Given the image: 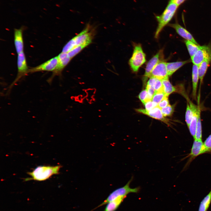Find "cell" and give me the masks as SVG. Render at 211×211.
I'll use <instances>...</instances> for the list:
<instances>
[{
  "mask_svg": "<svg viewBox=\"0 0 211 211\" xmlns=\"http://www.w3.org/2000/svg\"><path fill=\"white\" fill-rule=\"evenodd\" d=\"M61 167L60 165L38 166L32 171L28 173L31 177L27 178L25 180H33L39 181L45 180L53 175L58 174Z\"/></svg>",
  "mask_w": 211,
  "mask_h": 211,
  "instance_id": "obj_1",
  "label": "cell"
},
{
  "mask_svg": "<svg viewBox=\"0 0 211 211\" xmlns=\"http://www.w3.org/2000/svg\"><path fill=\"white\" fill-rule=\"evenodd\" d=\"M178 7V6L170 0L162 14L156 16L158 25L155 32V38H158L164 27L171 20Z\"/></svg>",
  "mask_w": 211,
  "mask_h": 211,
  "instance_id": "obj_2",
  "label": "cell"
},
{
  "mask_svg": "<svg viewBox=\"0 0 211 211\" xmlns=\"http://www.w3.org/2000/svg\"><path fill=\"white\" fill-rule=\"evenodd\" d=\"M132 179V177L131 178L124 186L118 188L113 191L102 203L92 210L103 205H106L109 202L118 198L121 197H126L127 195L129 193H138L140 190L139 187H137L134 188H132L130 187V183Z\"/></svg>",
  "mask_w": 211,
  "mask_h": 211,
  "instance_id": "obj_3",
  "label": "cell"
},
{
  "mask_svg": "<svg viewBox=\"0 0 211 211\" xmlns=\"http://www.w3.org/2000/svg\"><path fill=\"white\" fill-rule=\"evenodd\" d=\"M146 61V55L141 45H135L132 56L129 61V64L131 69L134 72H137L139 68Z\"/></svg>",
  "mask_w": 211,
  "mask_h": 211,
  "instance_id": "obj_4",
  "label": "cell"
},
{
  "mask_svg": "<svg viewBox=\"0 0 211 211\" xmlns=\"http://www.w3.org/2000/svg\"><path fill=\"white\" fill-rule=\"evenodd\" d=\"M193 64L199 65L204 61L211 62V47L209 45L200 46L198 50L191 58Z\"/></svg>",
  "mask_w": 211,
  "mask_h": 211,
  "instance_id": "obj_5",
  "label": "cell"
},
{
  "mask_svg": "<svg viewBox=\"0 0 211 211\" xmlns=\"http://www.w3.org/2000/svg\"><path fill=\"white\" fill-rule=\"evenodd\" d=\"M18 74L14 81L10 86L11 88L13 85L21 78L29 73L26 59L24 52H23L18 54L17 57Z\"/></svg>",
  "mask_w": 211,
  "mask_h": 211,
  "instance_id": "obj_6",
  "label": "cell"
},
{
  "mask_svg": "<svg viewBox=\"0 0 211 211\" xmlns=\"http://www.w3.org/2000/svg\"><path fill=\"white\" fill-rule=\"evenodd\" d=\"M58 63V56H56L40 65L29 69V73L46 71L52 72L55 70Z\"/></svg>",
  "mask_w": 211,
  "mask_h": 211,
  "instance_id": "obj_7",
  "label": "cell"
},
{
  "mask_svg": "<svg viewBox=\"0 0 211 211\" xmlns=\"http://www.w3.org/2000/svg\"><path fill=\"white\" fill-rule=\"evenodd\" d=\"M89 26L88 25L82 31L73 38L76 46L85 45L87 46L91 42L93 38L92 33L89 31Z\"/></svg>",
  "mask_w": 211,
  "mask_h": 211,
  "instance_id": "obj_8",
  "label": "cell"
},
{
  "mask_svg": "<svg viewBox=\"0 0 211 211\" xmlns=\"http://www.w3.org/2000/svg\"><path fill=\"white\" fill-rule=\"evenodd\" d=\"M166 63L161 60H160L152 71L149 78L154 77L161 80L169 79Z\"/></svg>",
  "mask_w": 211,
  "mask_h": 211,
  "instance_id": "obj_9",
  "label": "cell"
},
{
  "mask_svg": "<svg viewBox=\"0 0 211 211\" xmlns=\"http://www.w3.org/2000/svg\"><path fill=\"white\" fill-rule=\"evenodd\" d=\"M188 101L193 113L191 121L188 128L191 135L194 139L198 116L200 112V108L199 103L198 105H196L190 100H188Z\"/></svg>",
  "mask_w": 211,
  "mask_h": 211,
  "instance_id": "obj_10",
  "label": "cell"
},
{
  "mask_svg": "<svg viewBox=\"0 0 211 211\" xmlns=\"http://www.w3.org/2000/svg\"><path fill=\"white\" fill-rule=\"evenodd\" d=\"M136 110L138 113L147 115L153 118L162 121L168 125L169 124L168 119L164 118L162 113L161 108L158 106L155 107L149 111H147L144 109H136Z\"/></svg>",
  "mask_w": 211,
  "mask_h": 211,
  "instance_id": "obj_11",
  "label": "cell"
},
{
  "mask_svg": "<svg viewBox=\"0 0 211 211\" xmlns=\"http://www.w3.org/2000/svg\"><path fill=\"white\" fill-rule=\"evenodd\" d=\"M163 51L160 50L154 55L147 62L145 69V72L143 76V81L146 82L150 74L155 66L161 60V57L162 56Z\"/></svg>",
  "mask_w": 211,
  "mask_h": 211,
  "instance_id": "obj_12",
  "label": "cell"
},
{
  "mask_svg": "<svg viewBox=\"0 0 211 211\" xmlns=\"http://www.w3.org/2000/svg\"><path fill=\"white\" fill-rule=\"evenodd\" d=\"M58 63L55 70L53 72L52 76L48 80L50 82L55 76L60 74L63 69L69 62L71 59L68 55L67 53L62 52L57 56Z\"/></svg>",
  "mask_w": 211,
  "mask_h": 211,
  "instance_id": "obj_13",
  "label": "cell"
},
{
  "mask_svg": "<svg viewBox=\"0 0 211 211\" xmlns=\"http://www.w3.org/2000/svg\"><path fill=\"white\" fill-rule=\"evenodd\" d=\"M207 153L206 149L202 139H194L189 154V161L201 154Z\"/></svg>",
  "mask_w": 211,
  "mask_h": 211,
  "instance_id": "obj_14",
  "label": "cell"
},
{
  "mask_svg": "<svg viewBox=\"0 0 211 211\" xmlns=\"http://www.w3.org/2000/svg\"><path fill=\"white\" fill-rule=\"evenodd\" d=\"M23 28L14 29V43L17 54L23 52L24 48L23 37Z\"/></svg>",
  "mask_w": 211,
  "mask_h": 211,
  "instance_id": "obj_15",
  "label": "cell"
},
{
  "mask_svg": "<svg viewBox=\"0 0 211 211\" xmlns=\"http://www.w3.org/2000/svg\"><path fill=\"white\" fill-rule=\"evenodd\" d=\"M169 25L174 28L179 35L186 40L190 41L198 45L190 33L178 23L170 24Z\"/></svg>",
  "mask_w": 211,
  "mask_h": 211,
  "instance_id": "obj_16",
  "label": "cell"
},
{
  "mask_svg": "<svg viewBox=\"0 0 211 211\" xmlns=\"http://www.w3.org/2000/svg\"><path fill=\"white\" fill-rule=\"evenodd\" d=\"M193 97L194 100L197 98V89L199 77L198 73V65L193 64L192 71Z\"/></svg>",
  "mask_w": 211,
  "mask_h": 211,
  "instance_id": "obj_17",
  "label": "cell"
},
{
  "mask_svg": "<svg viewBox=\"0 0 211 211\" xmlns=\"http://www.w3.org/2000/svg\"><path fill=\"white\" fill-rule=\"evenodd\" d=\"M189 60L166 63V68L169 76H171L177 70L185 64L190 62Z\"/></svg>",
  "mask_w": 211,
  "mask_h": 211,
  "instance_id": "obj_18",
  "label": "cell"
},
{
  "mask_svg": "<svg viewBox=\"0 0 211 211\" xmlns=\"http://www.w3.org/2000/svg\"><path fill=\"white\" fill-rule=\"evenodd\" d=\"M125 198L124 197H120L109 202L106 204L103 211H115Z\"/></svg>",
  "mask_w": 211,
  "mask_h": 211,
  "instance_id": "obj_19",
  "label": "cell"
},
{
  "mask_svg": "<svg viewBox=\"0 0 211 211\" xmlns=\"http://www.w3.org/2000/svg\"><path fill=\"white\" fill-rule=\"evenodd\" d=\"M161 81L163 86V91L167 96L168 97L171 94L177 91L176 87L171 84L169 79H164Z\"/></svg>",
  "mask_w": 211,
  "mask_h": 211,
  "instance_id": "obj_20",
  "label": "cell"
},
{
  "mask_svg": "<svg viewBox=\"0 0 211 211\" xmlns=\"http://www.w3.org/2000/svg\"><path fill=\"white\" fill-rule=\"evenodd\" d=\"M210 62L208 61H204L198 65V73L200 85H201L202 83Z\"/></svg>",
  "mask_w": 211,
  "mask_h": 211,
  "instance_id": "obj_21",
  "label": "cell"
},
{
  "mask_svg": "<svg viewBox=\"0 0 211 211\" xmlns=\"http://www.w3.org/2000/svg\"><path fill=\"white\" fill-rule=\"evenodd\" d=\"M211 203V190L203 198L199 206L198 211H207Z\"/></svg>",
  "mask_w": 211,
  "mask_h": 211,
  "instance_id": "obj_22",
  "label": "cell"
},
{
  "mask_svg": "<svg viewBox=\"0 0 211 211\" xmlns=\"http://www.w3.org/2000/svg\"><path fill=\"white\" fill-rule=\"evenodd\" d=\"M185 42L191 58L198 50L200 46L189 40H186Z\"/></svg>",
  "mask_w": 211,
  "mask_h": 211,
  "instance_id": "obj_23",
  "label": "cell"
},
{
  "mask_svg": "<svg viewBox=\"0 0 211 211\" xmlns=\"http://www.w3.org/2000/svg\"><path fill=\"white\" fill-rule=\"evenodd\" d=\"M202 127L200 117V112L198 115L196 133L194 139L199 140L202 139Z\"/></svg>",
  "mask_w": 211,
  "mask_h": 211,
  "instance_id": "obj_24",
  "label": "cell"
},
{
  "mask_svg": "<svg viewBox=\"0 0 211 211\" xmlns=\"http://www.w3.org/2000/svg\"><path fill=\"white\" fill-rule=\"evenodd\" d=\"M193 113L188 102L187 103V106L185 113V121L186 125L189 127L192 118Z\"/></svg>",
  "mask_w": 211,
  "mask_h": 211,
  "instance_id": "obj_25",
  "label": "cell"
},
{
  "mask_svg": "<svg viewBox=\"0 0 211 211\" xmlns=\"http://www.w3.org/2000/svg\"><path fill=\"white\" fill-rule=\"evenodd\" d=\"M166 96H167L164 91L156 92L153 95L152 101L153 102L158 104Z\"/></svg>",
  "mask_w": 211,
  "mask_h": 211,
  "instance_id": "obj_26",
  "label": "cell"
},
{
  "mask_svg": "<svg viewBox=\"0 0 211 211\" xmlns=\"http://www.w3.org/2000/svg\"><path fill=\"white\" fill-rule=\"evenodd\" d=\"M175 105L170 104L167 106L161 109L162 113L164 117L170 116L172 115L174 111Z\"/></svg>",
  "mask_w": 211,
  "mask_h": 211,
  "instance_id": "obj_27",
  "label": "cell"
},
{
  "mask_svg": "<svg viewBox=\"0 0 211 211\" xmlns=\"http://www.w3.org/2000/svg\"><path fill=\"white\" fill-rule=\"evenodd\" d=\"M86 46L85 45H80L76 46L67 53L68 56L72 59Z\"/></svg>",
  "mask_w": 211,
  "mask_h": 211,
  "instance_id": "obj_28",
  "label": "cell"
},
{
  "mask_svg": "<svg viewBox=\"0 0 211 211\" xmlns=\"http://www.w3.org/2000/svg\"><path fill=\"white\" fill-rule=\"evenodd\" d=\"M138 97L139 99L143 104L146 102L149 101L148 99L147 92L146 89L141 91L139 93Z\"/></svg>",
  "mask_w": 211,
  "mask_h": 211,
  "instance_id": "obj_29",
  "label": "cell"
},
{
  "mask_svg": "<svg viewBox=\"0 0 211 211\" xmlns=\"http://www.w3.org/2000/svg\"><path fill=\"white\" fill-rule=\"evenodd\" d=\"M154 89L155 92L163 91V86L161 80L156 78L154 85Z\"/></svg>",
  "mask_w": 211,
  "mask_h": 211,
  "instance_id": "obj_30",
  "label": "cell"
},
{
  "mask_svg": "<svg viewBox=\"0 0 211 211\" xmlns=\"http://www.w3.org/2000/svg\"><path fill=\"white\" fill-rule=\"evenodd\" d=\"M144 104L145 106V109L147 111L151 110L158 106V104L153 102L152 100L148 101Z\"/></svg>",
  "mask_w": 211,
  "mask_h": 211,
  "instance_id": "obj_31",
  "label": "cell"
},
{
  "mask_svg": "<svg viewBox=\"0 0 211 211\" xmlns=\"http://www.w3.org/2000/svg\"><path fill=\"white\" fill-rule=\"evenodd\" d=\"M204 144L207 152H211V134L206 139Z\"/></svg>",
  "mask_w": 211,
  "mask_h": 211,
  "instance_id": "obj_32",
  "label": "cell"
},
{
  "mask_svg": "<svg viewBox=\"0 0 211 211\" xmlns=\"http://www.w3.org/2000/svg\"><path fill=\"white\" fill-rule=\"evenodd\" d=\"M169 105L168 97H165L158 104V106L160 108H164Z\"/></svg>",
  "mask_w": 211,
  "mask_h": 211,
  "instance_id": "obj_33",
  "label": "cell"
},
{
  "mask_svg": "<svg viewBox=\"0 0 211 211\" xmlns=\"http://www.w3.org/2000/svg\"><path fill=\"white\" fill-rule=\"evenodd\" d=\"M185 0H171L172 2L178 6L182 3Z\"/></svg>",
  "mask_w": 211,
  "mask_h": 211,
  "instance_id": "obj_34",
  "label": "cell"
}]
</instances>
